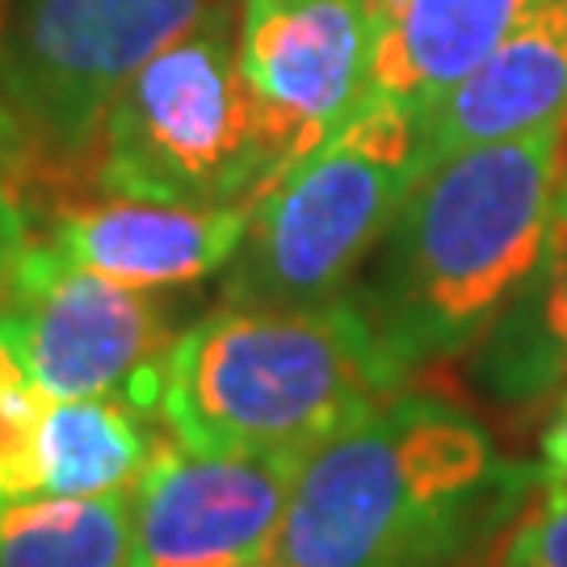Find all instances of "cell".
<instances>
[{
    "instance_id": "cell-20",
    "label": "cell",
    "mask_w": 567,
    "mask_h": 567,
    "mask_svg": "<svg viewBox=\"0 0 567 567\" xmlns=\"http://www.w3.org/2000/svg\"><path fill=\"white\" fill-rule=\"evenodd\" d=\"M9 353H18V332H13V320H9V311L0 307V365Z\"/></svg>"
},
{
    "instance_id": "cell-5",
    "label": "cell",
    "mask_w": 567,
    "mask_h": 567,
    "mask_svg": "<svg viewBox=\"0 0 567 567\" xmlns=\"http://www.w3.org/2000/svg\"><path fill=\"white\" fill-rule=\"evenodd\" d=\"M110 198L177 206L257 203L278 177L261 110L240 72L231 13L164 47L122 89L89 164Z\"/></svg>"
},
{
    "instance_id": "cell-18",
    "label": "cell",
    "mask_w": 567,
    "mask_h": 567,
    "mask_svg": "<svg viewBox=\"0 0 567 567\" xmlns=\"http://www.w3.org/2000/svg\"><path fill=\"white\" fill-rule=\"evenodd\" d=\"M543 480L567 484V383L550 408V421L543 429Z\"/></svg>"
},
{
    "instance_id": "cell-4",
    "label": "cell",
    "mask_w": 567,
    "mask_h": 567,
    "mask_svg": "<svg viewBox=\"0 0 567 567\" xmlns=\"http://www.w3.org/2000/svg\"><path fill=\"white\" fill-rule=\"evenodd\" d=\"M421 173V114L370 97L341 131L265 185L227 265V303L324 307L344 299Z\"/></svg>"
},
{
    "instance_id": "cell-12",
    "label": "cell",
    "mask_w": 567,
    "mask_h": 567,
    "mask_svg": "<svg viewBox=\"0 0 567 567\" xmlns=\"http://www.w3.org/2000/svg\"><path fill=\"white\" fill-rule=\"evenodd\" d=\"M534 0H374L370 97L425 114L526 21Z\"/></svg>"
},
{
    "instance_id": "cell-16",
    "label": "cell",
    "mask_w": 567,
    "mask_h": 567,
    "mask_svg": "<svg viewBox=\"0 0 567 567\" xmlns=\"http://www.w3.org/2000/svg\"><path fill=\"white\" fill-rule=\"evenodd\" d=\"M496 567H567V484L543 480V501L517 513Z\"/></svg>"
},
{
    "instance_id": "cell-11",
    "label": "cell",
    "mask_w": 567,
    "mask_h": 567,
    "mask_svg": "<svg viewBox=\"0 0 567 567\" xmlns=\"http://www.w3.org/2000/svg\"><path fill=\"white\" fill-rule=\"evenodd\" d=\"M567 118V0H534L526 21L421 114L425 168Z\"/></svg>"
},
{
    "instance_id": "cell-15",
    "label": "cell",
    "mask_w": 567,
    "mask_h": 567,
    "mask_svg": "<svg viewBox=\"0 0 567 567\" xmlns=\"http://www.w3.org/2000/svg\"><path fill=\"white\" fill-rule=\"evenodd\" d=\"M0 567H135L131 496L0 501Z\"/></svg>"
},
{
    "instance_id": "cell-9",
    "label": "cell",
    "mask_w": 567,
    "mask_h": 567,
    "mask_svg": "<svg viewBox=\"0 0 567 567\" xmlns=\"http://www.w3.org/2000/svg\"><path fill=\"white\" fill-rule=\"evenodd\" d=\"M299 454H231L156 442L131 492L135 567H265Z\"/></svg>"
},
{
    "instance_id": "cell-10",
    "label": "cell",
    "mask_w": 567,
    "mask_h": 567,
    "mask_svg": "<svg viewBox=\"0 0 567 567\" xmlns=\"http://www.w3.org/2000/svg\"><path fill=\"white\" fill-rule=\"evenodd\" d=\"M252 203L177 206L110 198L60 206L47 244L97 278L131 290H173L219 274L240 252Z\"/></svg>"
},
{
    "instance_id": "cell-1",
    "label": "cell",
    "mask_w": 567,
    "mask_h": 567,
    "mask_svg": "<svg viewBox=\"0 0 567 567\" xmlns=\"http://www.w3.org/2000/svg\"><path fill=\"white\" fill-rule=\"evenodd\" d=\"M538 484L543 471L501 458L471 412L395 391L303 454L274 564L446 567Z\"/></svg>"
},
{
    "instance_id": "cell-13",
    "label": "cell",
    "mask_w": 567,
    "mask_h": 567,
    "mask_svg": "<svg viewBox=\"0 0 567 567\" xmlns=\"http://www.w3.org/2000/svg\"><path fill=\"white\" fill-rule=\"evenodd\" d=\"M480 383L505 404H534L567 383V177L538 274L480 341Z\"/></svg>"
},
{
    "instance_id": "cell-21",
    "label": "cell",
    "mask_w": 567,
    "mask_h": 567,
    "mask_svg": "<svg viewBox=\"0 0 567 567\" xmlns=\"http://www.w3.org/2000/svg\"><path fill=\"white\" fill-rule=\"evenodd\" d=\"M265 567H286V564H265Z\"/></svg>"
},
{
    "instance_id": "cell-3",
    "label": "cell",
    "mask_w": 567,
    "mask_h": 567,
    "mask_svg": "<svg viewBox=\"0 0 567 567\" xmlns=\"http://www.w3.org/2000/svg\"><path fill=\"white\" fill-rule=\"evenodd\" d=\"M400 383L353 295L324 307L227 303L168 344L161 416L182 446L303 458Z\"/></svg>"
},
{
    "instance_id": "cell-17",
    "label": "cell",
    "mask_w": 567,
    "mask_h": 567,
    "mask_svg": "<svg viewBox=\"0 0 567 567\" xmlns=\"http://www.w3.org/2000/svg\"><path fill=\"white\" fill-rule=\"evenodd\" d=\"M30 219L21 206V189L9 168H0V307L18 282V269L30 252Z\"/></svg>"
},
{
    "instance_id": "cell-8",
    "label": "cell",
    "mask_w": 567,
    "mask_h": 567,
    "mask_svg": "<svg viewBox=\"0 0 567 567\" xmlns=\"http://www.w3.org/2000/svg\"><path fill=\"white\" fill-rule=\"evenodd\" d=\"M236 39L278 173L370 102L374 0H240Z\"/></svg>"
},
{
    "instance_id": "cell-14",
    "label": "cell",
    "mask_w": 567,
    "mask_h": 567,
    "mask_svg": "<svg viewBox=\"0 0 567 567\" xmlns=\"http://www.w3.org/2000/svg\"><path fill=\"white\" fill-rule=\"evenodd\" d=\"M156 442L122 395L51 400L39 429V496H110L140 484Z\"/></svg>"
},
{
    "instance_id": "cell-7",
    "label": "cell",
    "mask_w": 567,
    "mask_h": 567,
    "mask_svg": "<svg viewBox=\"0 0 567 567\" xmlns=\"http://www.w3.org/2000/svg\"><path fill=\"white\" fill-rule=\"evenodd\" d=\"M30 379L51 400L122 395L161 412L168 324L143 290L97 278L51 244H30L4 299Z\"/></svg>"
},
{
    "instance_id": "cell-19",
    "label": "cell",
    "mask_w": 567,
    "mask_h": 567,
    "mask_svg": "<svg viewBox=\"0 0 567 567\" xmlns=\"http://www.w3.org/2000/svg\"><path fill=\"white\" fill-rule=\"evenodd\" d=\"M25 161H30V143H25V135H21L18 118L9 114V105L0 102V168H9L13 182H18Z\"/></svg>"
},
{
    "instance_id": "cell-6",
    "label": "cell",
    "mask_w": 567,
    "mask_h": 567,
    "mask_svg": "<svg viewBox=\"0 0 567 567\" xmlns=\"http://www.w3.org/2000/svg\"><path fill=\"white\" fill-rule=\"evenodd\" d=\"M224 13L231 0H0V102L30 143L18 189L93 164L131 76Z\"/></svg>"
},
{
    "instance_id": "cell-2",
    "label": "cell",
    "mask_w": 567,
    "mask_h": 567,
    "mask_svg": "<svg viewBox=\"0 0 567 567\" xmlns=\"http://www.w3.org/2000/svg\"><path fill=\"white\" fill-rule=\"evenodd\" d=\"M567 164V118L433 164L353 286L404 374L484 341L547 252Z\"/></svg>"
}]
</instances>
